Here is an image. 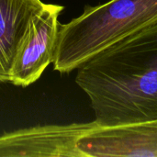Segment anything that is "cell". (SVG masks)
<instances>
[{"label": "cell", "instance_id": "6da1fadb", "mask_svg": "<svg viewBox=\"0 0 157 157\" xmlns=\"http://www.w3.org/2000/svg\"><path fill=\"white\" fill-rule=\"evenodd\" d=\"M75 83L87 95L98 125L157 119V23L79 66Z\"/></svg>", "mask_w": 157, "mask_h": 157}, {"label": "cell", "instance_id": "7a4b0ae2", "mask_svg": "<svg viewBox=\"0 0 157 157\" xmlns=\"http://www.w3.org/2000/svg\"><path fill=\"white\" fill-rule=\"evenodd\" d=\"M157 23V0H109L86 6L81 16L60 24L53 68L68 74L88 60Z\"/></svg>", "mask_w": 157, "mask_h": 157}, {"label": "cell", "instance_id": "3957f363", "mask_svg": "<svg viewBox=\"0 0 157 157\" xmlns=\"http://www.w3.org/2000/svg\"><path fill=\"white\" fill-rule=\"evenodd\" d=\"M75 147L82 157H157V119L94 126Z\"/></svg>", "mask_w": 157, "mask_h": 157}, {"label": "cell", "instance_id": "277c9868", "mask_svg": "<svg viewBox=\"0 0 157 157\" xmlns=\"http://www.w3.org/2000/svg\"><path fill=\"white\" fill-rule=\"evenodd\" d=\"M63 6L44 4L30 20L11 70L10 83L26 87L36 82L52 63L57 41L58 17Z\"/></svg>", "mask_w": 157, "mask_h": 157}, {"label": "cell", "instance_id": "5b68a950", "mask_svg": "<svg viewBox=\"0 0 157 157\" xmlns=\"http://www.w3.org/2000/svg\"><path fill=\"white\" fill-rule=\"evenodd\" d=\"M95 121L68 125H45L0 135V157H82L77 139Z\"/></svg>", "mask_w": 157, "mask_h": 157}, {"label": "cell", "instance_id": "8992f818", "mask_svg": "<svg viewBox=\"0 0 157 157\" xmlns=\"http://www.w3.org/2000/svg\"><path fill=\"white\" fill-rule=\"evenodd\" d=\"M43 6L40 0H0V84L10 82L14 61L30 20Z\"/></svg>", "mask_w": 157, "mask_h": 157}]
</instances>
